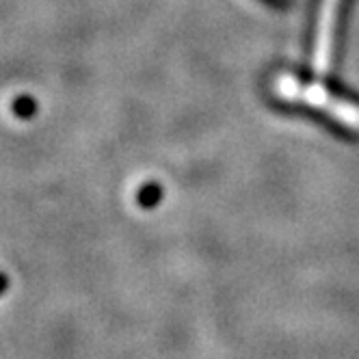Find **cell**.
<instances>
[{"label": "cell", "mask_w": 359, "mask_h": 359, "mask_svg": "<svg viewBox=\"0 0 359 359\" xmlns=\"http://www.w3.org/2000/svg\"><path fill=\"white\" fill-rule=\"evenodd\" d=\"M275 93L281 100L314 107L331 117H336L344 126L353 128V130H359V107L351 104V102L344 97L333 95L329 89H323L318 83L310 85V83L299 81L292 74H281L275 81Z\"/></svg>", "instance_id": "cell-1"}, {"label": "cell", "mask_w": 359, "mask_h": 359, "mask_svg": "<svg viewBox=\"0 0 359 359\" xmlns=\"http://www.w3.org/2000/svg\"><path fill=\"white\" fill-rule=\"evenodd\" d=\"M351 0H318L314 11V41H312V55H314V69L320 76H327L336 57L338 39L342 33L344 15L348 13Z\"/></svg>", "instance_id": "cell-2"}, {"label": "cell", "mask_w": 359, "mask_h": 359, "mask_svg": "<svg viewBox=\"0 0 359 359\" xmlns=\"http://www.w3.org/2000/svg\"><path fill=\"white\" fill-rule=\"evenodd\" d=\"M269 3H275V5H279V3H281V0H269Z\"/></svg>", "instance_id": "cell-3"}]
</instances>
